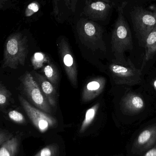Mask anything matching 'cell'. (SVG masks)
Listing matches in <instances>:
<instances>
[{
  "instance_id": "1",
  "label": "cell",
  "mask_w": 156,
  "mask_h": 156,
  "mask_svg": "<svg viewBox=\"0 0 156 156\" xmlns=\"http://www.w3.org/2000/svg\"><path fill=\"white\" fill-rule=\"evenodd\" d=\"M126 2H123L118 7V16L114 23L111 37L112 52L115 60L120 64H125L127 60L125 58V52L133 48L131 29L125 20L124 8Z\"/></svg>"
},
{
  "instance_id": "2",
  "label": "cell",
  "mask_w": 156,
  "mask_h": 156,
  "mask_svg": "<svg viewBox=\"0 0 156 156\" xmlns=\"http://www.w3.org/2000/svg\"><path fill=\"white\" fill-rule=\"evenodd\" d=\"M27 37L20 32L13 33L6 39L5 45L2 67L16 69L24 66L28 51Z\"/></svg>"
},
{
  "instance_id": "3",
  "label": "cell",
  "mask_w": 156,
  "mask_h": 156,
  "mask_svg": "<svg viewBox=\"0 0 156 156\" xmlns=\"http://www.w3.org/2000/svg\"><path fill=\"white\" fill-rule=\"evenodd\" d=\"M131 14L132 23L139 41L144 44L147 36L156 25V7L152 6L150 9L136 7Z\"/></svg>"
},
{
  "instance_id": "4",
  "label": "cell",
  "mask_w": 156,
  "mask_h": 156,
  "mask_svg": "<svg viewBox=\"0 0 156 156\" xmlns=\"http://www.w3.org/2000/svg\"><path fill=\"white\" fill-rule=\"evenodd\" d=\"M109 69L116 84L132 86L142 81V70L136 68L130 59L125 64H120L114 60Z\"/></svg>"
},
{
  "instance_id": "5",
  "label": "cell",
  "mask_w": 156,
  "mask_h": 156,
  "mask_svg": "<svg viewBox=\"0 0 156 156\" xmlns=\"http://www.w3.org/2000/svg\"><path fill=\"white\" fill-rule=\"evenodd\" d=\"M77 29L82 40L89 42L103 51L106 50L103 39V30L100 25L87 18H81L77 23Z\"/></svg>"
},
{
  "instance_id": "6",
  "label": "cell",
  "mask_w": 156,
  "mask_h": 156,
  "mask_svg": "<svg viewBox=\"0 0 156 156\" xmlns=\"http://www.w3.org/2000/svg\"><path fill=\"white\" fill-rule=\"evenodd\" d=\"M22 82L24 91L30 101L39 110L47 113L51 112V106L38 83L30 73H26Z\"/></svg>"
},
{
  "instance_id": "7",
  "label": "cell",
  "mask_w": 156,
  "mask_h": 156,
  "mask_svg": "<svg viewBox=\"0 0 156 156\" xmlns=\"http://www.w3.org/2000/svg\"><path fill=\"white\" fill-rule=\"evenodd\" d=\"M19 99L27 116L34 126L40 132L44 133L49 128L56 126L57 121L53 116L32 106L22 96H19Z\"/></svg>"
},
{
  "instance_id": "8",
  "label": "cell",
  "mask_w": 156,
  "mask_h": 156,
  "mask_svg": "<svg viewBox=\"0 0 156 156\" xmlns=\"http://www.w3.org/2000/svg\"><path fill=\"white\" fill-rule=\"evenodd\" d=\"M82 15L93 21H104L113 7L111 1L91 0L85 2Z\"/></svg>"
},
{
  "instance_id": "9",
  "label": "cell",
  "mask_w": 156,
  "mask_h": 156,
  "mask_svg": "<svg viewBox=\"0 0 156 156\" xmlns=\"http://www.w3.org/2000/svg\"><path fill=\"white\" fill-rule=\"evenodd\" d=\"M59 52L63 62L66 74L71 84L78 85L77 65L71 51L69 44L64 38H61L59 43Z\"/></svg>"
},
{
  "instance_id": "10",
  "label": "cell",
  "mask_w": 156,
  "mask_h": 156,
  "mask_svg": "<svg viewBox=\"0 0 156 156\" xmlns=\"http://www.w3.org/2000/svg\"><path fill=\"white\" fill-rule=\"evenodd\" d=\"M156 144V124H155L145 128L140 133L133 145L132 151L134 154H142L152 148Z\"/></svg>"
},
{
  "instance_id": "11",
  "label": "cell",
  "mask_w": 156,
  "mask_h": 156,
  "mask_svg": "<svg viewBox=\"0 0 156 156\" xmlns=\"http://www.w3.org/2000/svg\"><path fill=\"white\" fill-rule=\"evenodd\" d=\"M145 105L144 101L143 98L133 92L125 94L121 102L122 111L129 114L140 112L144 108Z\"/></svg>"
},
{
  "instance_id": "12",
  "label": "cell",
  "mask_w": 156,
  "mask_h": 156,
  "mask_svg": "<svg viewBox=\"0 0 156 156\" xmlns=\"http://www.w3.org/2000/svg\"><path fill=\"white\" fill-rule=\"evenodd\" d=\"M106 80L103 77H98L90 81L83 88L82 101L87 102L99 96L104 90Z\"/></svg>"
},
{
  "instance_id": "13",
  "label": "cell",
  "mask_w": 156,
  "mask_h": 156,
  "mask_svg": "<svg viewBox=\"0 0 156 156\" xmlns=\"http://www.w3.org/2000/svg\"><path fill=\"white\" fill-rule=\"evenodd\" d=\"M34 79L42 90L49 104L53 107H56L57 104V94L56 90L53 84L45 77L38 73L34 72Z\"/></svg>"
},
{
  "instance_id": "14",
  "label": "cell",
  "mask_w": 156,
  "mask_h": 156,
  "mask_svg": "<svg viewBox=\"0 0 156 156\" xmlns=\"http://www.w3.org/2000/svg\"><path fill=\"white\" fill-rule=\"evenodd\" d=\"M45 4V0H28L23 11V19L26 22H33L40 16V11Z\"/></svg>"
},
{
  "instance_id": "15",
  "label": "cell",
  "mask_w": 156,
  "mask_h": 156,
  "mask_svg": "<svg viewBox=\"0 0 156 156\" xmlns=\"http://www.w3.org/2000/svg\"><path fill=\"white\" fill-rule=\"evenodd\" d=\"M144 45L146 53L142 68L145 66L147 61L153 58L156 52V25L147 36L145 41Z\"/></svg>"
},
{
  "instance_id": "16",
  "label": "cell",
  "mask_w": 156,
  "mask_h": 156,
  "mask_svg": "<svg viewBox=\"0 0 156 156\" xmlns=\"http://www.w3.org/2000/svg\"><path fill=\"white\" fill-rule=\"evenodd\" d=\"M20 138L13 137L2 145L0 148V156H16L20 147Z\"/></svg>"
},
{
  "instance_id": "17",
  "label": "cell",
  "mask_w": 156,
  "mask_h": 156,
  "mask_svg": "<svg viewBox=\"0 0 156 156\" xmlns=\"http://www.w3.org/2000/svg\"><path fill=\"white\" fill-rule=\"evenodd\" d=\"M100 106V104L97 103L87 110L85 114V118L80 129L79 132L80 133H82L85 132L86 129L92 123L96 116Z\"/></svg>"
},
{
  "instance_id": "18",
  "label": "cell",
  "mask_w": 156,
  "mask_h": 156,
  "mask_svg": "<svg viewBox=\"0 0 156 156\" xmlns=\"http://www.w3.org/2000/svg\"><path fill=\"white\" fill-rule=\"evenodd\" d=\"M45 78L53 85H56L59 80V74L56 67L53 64L47 65L43 69Z\"/></svg>"
},
{
  "instance_id": "19",
  "label": "cell",
  "mask_w": 156,
  "mask_h": 156,
  "mask_svg": "<svg viewBox=\"0 0 156 156\" xmlns=\"http://www.w3.org/2000/svg\"><path fill=\"white\" fill-rule=\"evenodd\" d=\"M49 62L48 58L42 52H37L34 54L31 59L32 66L35 69H39L45 63Z\"/></svg>"
},
{
  "instance_id": "20",
  "label": "cell",
  "mask_w": 156,
  "mask_h": 156,
  "mask_svg": "<svg viewBox=\"0 0 156 156\" xmlns=\"http://www.w3.org/2000/svg\"><path fill=\"white\" fill-rule=\"evenodd\" d=\"M53 6V12L54 16L56 19H59L60 14V5L64 3L66 7L71 10V0H51Z\"/></svg>"
},
{
  "instance_id": "21",
  "label": "cell",
  "mask_w": 156,
  "mask_h": 156,
  "mask_svg": "<svg viewBox=\"0 0 156 156\" xmlns=\"http://www.w3.org/2000/svg\"><path fill=\"white\" fill-rule=\"evenodd\" d=\"M11 96V92L1 83L0 84V106L2 109L7 105Z\"/></svg>"
},
{
  "instance_id": "22",
  "label": "cell",
  "mask_w": 156,
  "mask_h": 156,
  "mask_svg": "<svg viewBox=\"0 0 156 156\" xmlns=\"http://www.w3.org/2000/svg\"><path fill=\"white\" fill-rule=\"evenodd\" d=\"M57 152L56 146L51 145L41 149L34 156H56Z\"/></svg>"
},
{
  "instance_id": "23",
  "label": "cell",
  "mask_w": 156,
  "mask_h": 156,
  "mask_svg": "<svg viewBox=\"0 0 156 156\" xmlns=\"http://www.w3.org/2000/svg\"><path fill=\"white\" fill-rule=\"evenodd\" d=\"M8 116L12 121L17 123L23 124L25 122V119L24 115L16 111H10L8 113Z\"/></svg>"
},
{
  "instance_id": "24",
  "label": "cell",
  "mask_w": 156,
  "mask_h": 156,
  "mask_svg": "<svg viewBox=\"0 0 156 156\" xmlns=\"http://www.w3.org/2000/svg\"><path fill=\"white\" fill-rule=\"evenodd\" d=\"M13 137V135L6 131L1 130L0 132V146L3 144L11 140Z\"/></svg>"
},
{
  "instance_id": "25",
  "label": "cell",
  "mask_w": 156,
  "mask_h": 156,
  "mask_svg": "<svg viewBox=\"0 0 156 156\" xmlns=\"http://www.w3.org/2000/svg\"><path fill=\"white\" fill-rule=\"evenodd\" d=\"M13 0H0V10L5 11L13 7Z\"/></svg>"
},
{
  "instance_id": "26",
  "label": "cell",
  "mask_w": 156,
  "mask_h": 156,
  "mask_svg": "<svg viewBox=\"0 0 156 156\" xmlns=\"http://www.w3.org/2000/svg\"><path fill=\"white\" fill-rule=\"evenodd\" d=\"M143 156H156V144L145 153Z\"/></svg>"
},
{
  "instance_id": "27",
  "label": "cell",
  "mask_w": 156,
  "mask_h": 156,
  "mask_svg": "<svg viewBox=\"0 0 156 156\" xmlns=\"http://www.w3.org/2000/svg\"><path fill=\"white\" fill-rule=\"evenodd\" d=\"M78 1V0H71V11L72 12H75Z\"/></svg>"
},
{
  "instance_id": "28",
  "label": "cell",
  "mask_w": 156,
  "mask_h": 156,
  "mask_svg": "<svg viewBox=\"0 0 156 156\" xmlns=\"http://www.w3.org/2000/svg\"><path fill=\"white\" fill-rule=\"evenodd\" d=\"M154 86L155 88L156 89V80L154 82Z\"/></svg>"
},
{
  "instance_id": "29",
  "label": "cell",
  "mask_w": 156,
  "mask_h": 156,
  "mask_svg": "<svg viewBox=\"0 0 156 156\" xmlns=\"http://www.w3.org/2000/svg\"><path fill=\"white\" fill-rule=\"evenodd\" d=\"M85 2H87V1H91V0H84ZM105 1H110V0H105Z\"/></svg>"
}]
</instances>
